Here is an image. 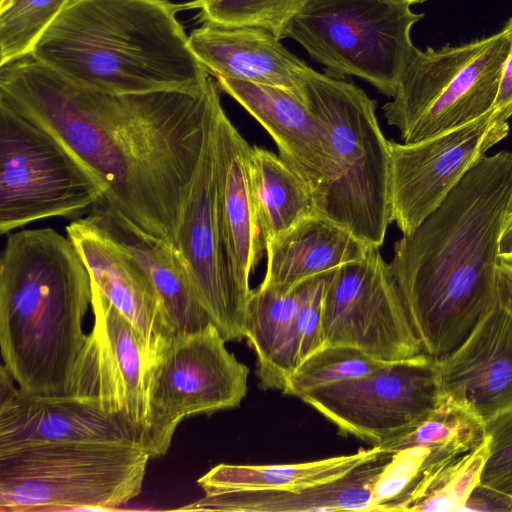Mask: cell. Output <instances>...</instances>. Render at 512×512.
Here are the masks:
<instances>
[{"label":"cell","instance_id":"83f0119b","mask_svg":"<svg viewBox=\"0 0 512 512\" xmlns=\"http://www.w3.org/2000/svg\"><path fill=\"white\" fill-rule=\"evenodd\" d=\"M314 279L286 291L262 286L252 290L247 305L246 339L255 352L257 375L264 389H275L281 357Z\"/></svg>","mask_w":512,"mask_h":512},{"label":"cell","instance_id":"9c48e42d","mask_svg":"<svg viewBox=\"0 0 512 512\" xmlns=\"http://www.w3.org/2000/svg\"><path fill=\"white\" fill-rule=\"evenodd\" d=\"M107 186L59 138L0 101V234L50 217L78 218Z\"/></svg>","mask_w":512,"mask_h":512},{"label":"cell","instance_id":"3957f363","mask_svg":"<svg viewBox=\"0 0 512 512\" xmlns=\"http://www.w3.org/2000/svg\"><path fill=\"white\" fill-rule=\"evenodd\" d=\"M92 290L75 244L52 228L8 235L0 257V350L24 392L69 398Z\"/></svg>","mask_w":512,"mask_h":512},{"label":"cell","instance_id":"d6986e66","mask_svg":"<svg viewBox=\"0 0 512 512\" xmlns=\"http://www.w3.org/2000/svg\"><path fill=\"white\" fill-rule=\"evenodd\" d=\"M486 438V426L473 412L444 397L428 416L379 446L391 457L373 488L377 511H391L392 505L425 472L480 445Z\"/></svg>","mask_w":512,"mask_h":512},{"label":"cell","instance_id":"484cf974","mask_svg":"<svg viewBox=\"0 0 512 512\" xmlns=\"http://www.w3.org/2000/svg\"><path fill=\"white\" fill-rule=\"evenodd\" d=\"M383 452L379 446L356 453L293 464H219L197 480L204 494L296 490L339 478Z\"/></svg>","mask_w":512,"mask_h":512},{"label":"cell","instance_id":"d6a6232c","mask_svg":"<svg viewBox=\"0 0 512 512\" xmlns=\"http://www.w3.org/2000/svg\"><path fill=\"white\" fill-rule=\"evenodd\" d=\"M333 272L315 277L292 328L289 343L277 371V389L283 390L294 369L310 354L322 347V298Z\"/></svg>","mask_w":512,"mask_h":512},{"label":"cell","instance_id":"5bb4252c","mask_svg":"<svg viewBox=\"0 0 512 512\" xmlns=\"http://www.w3.org/2000/svg\"><path fill=\"white\" fill-rule=\"evenodd\" d=\"M509 130L492 111L417 142L390 141L392 217L402 235L412 233Z\"/></svg>","mask_w":512,"mask_h":512},{"label":"cell","instance_id":"4dcf8cb0","mask_svg":"<svg viewBox=\"0 0 512 512\" xmlns=\"http://www.w3.org/2000/svg\"><path fill=\"white\" fill-rule=\"evenodd\" d=\"M70 0H0V66L31 55Z\"/></svg>","mask_w":512,"mask_h":512},{"label":"cell","instance_id":"44dd1931","mask_svg":"<svg viewBox=\"0 0 512 512\" xmlns=\"http://www.w3.org/2000/svg\"><path fill=\"white\" fill-rule=\"evenodd\" d=\"M215 79L220 91L238 102L270 134L279 156L309 184L314 196L331 176L333 157L326 128L308 104L279 87Z\"/></svg>","mask_w":512,"mask_h":512},{"label":"cell","instance_id":"f1b7e54d","mask_svg":"<svg viewBox=\"0 0 512 512\" xmlns=\"http://www.w3.org/2000/svg\"><path fill=\"white\" fill-rule=\"evenodd\" d=\"M488 449L487 436L480 445L440 462L420 476L391 511H462L480 483Z\"/></svg>","mask_w":512,"mask_h":512},{"label":"cell","instance_id":"7402d4cb","mask_svg":"<svg viewBox=\"0 0 512 512\" xmlns=\"http://www.w3.org/2000/svg\"><path fill=\"white\" fill-rule=\"evenodd\" d=\"M280 40L265 29L212 22H203L188 35L192 52L214 78L279 87L306 102L305 83L312 68Z\"/></svg>","mask_w":512,"mask_h":512},{"label":"cell","instance_id":"e0dca14e","mask_svg":"<svg viewBox=\"0 0 512 512\" xmlns=\"http://www.w3.org/2000/svg\"><path fill=\"white\" fill-rule=\"evenodd\" d=\"M66 232L89 272L91 289L136 328L151 361L176 329L148 273L89 213L74 219Z\"/></svg>","mask_w":512,"mask_h":512},{"label":"cell","instance_id":"ba28073f","mask_svg":"<svg viewBox=\"0 0 512 512\" xmlns=\"http://www.w3.org/2000/svg\"><path fill=\"white\" fill-rule=\"evenodd\" d=\"M396 0H305L285 31L326 73L359 77L392 98L424 14Z\"/></svg>","mask_w":512,"mask_h":512},{"label":"cell","instance_id":"1f68e13d","mask_svg":"<svg viewBox=\"0 0 512 512\" xmlns=\"http://www.w3.org/2000/svg\"><path fill=\"white\" fill-rule=\"evenodd\" d=\"M305 0H193L199 21L265 29L279 39Z\"/></svg>","mask_w":512,"mask_h":512},{"label":"cell","instance_id":"cb8c5ba5","mask_svg":"<svg viewBox=\"0 0 512 512\" xmlns=\"http://www.w3.org/2000/svg\"><path fill=\"white\" fill-rule=\"evenodd\" d=\"M371 247L315 212L265 243L266 269L259 286L290 290L310 278L362 259Z\"/></svg>","mask_w":512,"mask_h":512},{"label":"cell","instance_id":"6da1fadb","mask_svg":"<svg viewBox=\"0 0 512 512\" xmlns=\"http://www.w3.org/2000/svg\"><path fill=\"white\" fill-rule=\"evenodd\" d=\"M0 101L59 138L102 179L101 203L174 248L221 103L211 76L195 92L108 94L29 55L0 66Z\"/></svg>","mask_w":512,"mask_h":512},{"label":"cell","instance_id":"277c9868","mask_svg":"<svg viewBox=\"0 0 512 512\" xmlns=\"http://www.w3.org/2000/svg\"><path fill=\"white\" fill-rule=\"evenodd\" d=\"M191 2L70 0L31 56L70 82L108 94L201 90L211 76L177 18Z\"/></svg>","mask_w":512,"mask_h":512},{"label":"cell","instance_id":"52a82bcc","mask_svg":"<svg viewBox=\"0 0 512 512\" xmlns=\"http://www.w3.org/2000/svg\"><path fill=\"white\" fill-rule=\"evenodd\" d=\"M510 51L503 31L461 45L415 47L383 115L402 142H417L494 111Z\"/></svg>","mask_w":512,"mask_h":512},{"label":"cell","instance_id":"8992f818","mask_svg":"<svg viewBox=\"0 0 512 512\" xmlns=\"http://www.w3.org/2000/svg\"><path fill=\"white\" fill-rule=\"evenodd\" d=\"M140 442L38 446L0 457V511L111 510L142 490Z\"/></svg>","mask_w":512,"mask_h":512},{"label":"cell","instance_id":"4316f807","mask_svg":"<svg viewBox=\"0 0 512 512\" xmlns=\"http://www.w3.org/2000/svg\"><path fill=\"white\" fill-rule=\"evenodd\" d=\"M251 175L265 243L316 212L311 187L279 155L252 146Z\"/></svg>","mask_w":512,"mask_h":512},{"label":"cell","instance_id":"d590c367","mask_svg":"<svg viewBox=\"0 0 512 512\" xmlns=\"http://www.w3.org/2000/svg\"><path fill=\"white\" fill-rule=\"evenodd\" d=\"M462 511H512V496L479 483Z\"/></svg>","mask_w":512,"mask_h":512},{"label":"cell","instance_id":"2e32d148","mask_svg":"<svg viewBox=\"0 0 512 512\" xmlns=\"http://www.w3.org/2000/svg\"><path fill=\"white\" fill-rule=\"evenodd\" d=\"M0 368V457L45 445L139 442L117 415L74 398L30 395Z\"/></svg>","mask_w":512,"mask_h":512},{"label":"cell","instance_id":"30bf717a","mask_svg":"<svg viewBox=\"0 0 512 512\" xmlns=\"http://www.w3.org/2000/svg\"><path fill=\"white\" fill-rule=\"evenodd\" d=\"M217 327L176 333L148 365V427L142 445L150 459L164 456L180 422L238 407L249 368L226 348Z\"/></svg>","mask_w":512,"mask_h":512},{"label":"cell","instance_id":"d4e9b609","mask_svg":"<svg viewBox=\"0 0 512 512\" xmlns=\"http://www.w3.org/2000/svg\"><path fill=\"white\" fill-rule=\"evenodd\" d=\"M87 213L144 267L176 333L196 331L210 322L175 248L142 233L101 202Z\"/></svg>","mask_w":512,"mask_h":512},{"label":"cell","instance_id":"8d00e7d4","mask_svg":"<svg viewBox=\"0 0 512 512\" xmlns=\"http://www.w3.org/2000/svg\"><path fill=\"white\" fill-rule=\"evenodd\" d=\"M498 300L512 311V260L501 259L497 267Z\"/></svg>","mask_w":512,"mask_h":512},{"label":"cell","instance_id":"9a60e30c","mask_svg":"<svg viewBox=\"0 0 512 512\" xmlns=\"http://www.w3.org/2000/svg\"><path fill=\"white\" fill-rule=\"evenodd\" d=\"M91 308L93 326L76 362L69 398L119 416L142 444L148 427L147 346L136 328L93 290Z\"/></svg>","mask_w":512,"mask_h":512},{"label":"cell","instance_id":"ac0fdd59","mask_svg":"<svg viewBox=\"0 0 512 512\" xmlns=\"http://www.w3.org/2000/svg\"><path fill=\"white\" fill-rule=\"evenodd\" d=\"M438 362L444 397L467 407L485 426L512 412V311L498 300Z\"/></svg>","mask_w":512,"mask_h":512},{"label":"cell","instance_id":"ab89813d","mask_svg":"<svg viewBox=\"0 0 512 512\" xmlns=\"http://www.w3.org/2000/svg\"><path fill=\"white\" fill-rule=\"evenodd\" d=\"M512 496V495H511Z\"/></svg>","mask_w":512,"mask_h":512},{"label":"cell","instance_id":"e575fe53","mask_svg":"<svg viewBox=\"0 0 512 512\" xmlns=\"http://www.w3.org/2000/svg\"><path fill=\"white\" fill-rule=\"evenodd\" d=\"M502 31L509 40L510 51L502 70L494 113L498 120L508 121L512 117V17Z\"/></svg>","mask_w":512,"mask_h":512},{"label":"cell","instance_id":"7a4b0ae2","mask_svg":"<svg viewBox=\"0 0 512 512\" xmlns=\"http://www.w3.org/2000/svg\"><path fill=\"white\" fill-rule=\"evenodd\" d=\"M512 207V153L481 157L395 242L388 263L423 353L441 360L498 301L499 240Z\"/></svg>","mask_w":512,"mask_h":512},{"label":"cell","instance_id":"4fadbf2b","mask_svg":"<svg viewBox=\"0 0 512 512\" xmlns=\"http://www.w3.org/2000/svg\"><path fill=\"white\" fill-rule=\"evenodd\" d=\"M214 118L181 215L174 248L210 322L226 341H239L246 338L250 296L235 279L223 241L217 202Z\"/></svg>","mask_w":512,"mask_h":512},{"label":"cell","instance_id":"74e56055","mask_svg":"<svg viewBox=\"0 0 512 512\" xmlns=\"http://www.w3.org/2000/svg\"><path fill=\"white\" fill-rule=\"evenodd\" d=\"M499 257L512 260V207L509 210L499 240Z\"/></svg>","mask_w":512,"mask_h":512},{"label":"cell","instance_id":"8fae6325","mask_svg":"<svg viewBox=\"0 0 512 512\" xmlns=\"http://www.w3.org/2000/svg\"><path fill=\"white\" fill-rule=\"evenodd\" d=\"M443 398L439 362L422 352L300 399L342 433L382 446L428 416Z\"/></svg>","mask_w":512,"mask_h":512},{"label":"cell","instance_id":"f546056e","mask_svg":"<svg viewBox=\"0 0 512 512\" xmlns=\"http://www.w3.org/2000/svg\"><path fill=\"white\" fill-rule=\"evenodd\" d=\"M385 363L354 347L322 346L294 369L282 391L301 398L317 388L362 377Z\"/></svg>","mask_w":512,"mask_h":512},{"label":"cell","instance_id":"603a6c76","mask_svg":"<svg viewBox=\"0 0 512 512\" xmlns=\"http://www.w3.org/2000/svg\"><path fill=\"white\" fill-rule=\"evenodd\" d=\"M391 457H377L334 480L296 490H256L203 497L178 510L223 512L376 511L372 492Z\"/></svg>","mask_w":512,"mask_h":512},{"label":"cell","instance_id":"ffe728a7","mask_svg":"<svg viewBox=\"0 0 512 512\" xmlns=\"http://www.w3.org/2000/svg\"><path fill=\"white\" fill-rule=\"evenodd\" d=\"M214 146L223 241L235 279L250 296V276L265 253L252 184V146L230 121L222 104L214 118Z\"/></svg>","mask_w":512,"mask_h":512},{"label":"cell","instance_id":"7c38bea8","mask_svg":"<svg viewBox=\"0 0 512 512\" xmlns=\"http://www.w3.org/2000/svg\"><path fill=\"white\" fill-rule=\"evenodd\" d=\"M322 346L357 348L383 362L412 358L422 347L380 248L337 268L325 288Z\"/></svg>","mask_w":512,"mask_h":512},{"label":"cell","instance_id":"f35d334b","mask_svg":"<svg viewBox=\"0 0 512 512\" xmlns=\"http://www.w3.org/2000/svg\"><path fill=\"white\" fill-rule=\"evenodd\" d=\"M396 1H399V2H402V3H407L409 5H413V4L423 3L426 0H396Z\"/></svg>","mask_w":512,"mask_h":512},{"label":"cell","instance_id":"836d02e7","mask_svg":"<svg viewBox=\"0 0 512 512\" xmlns=\"http://www.w3.org/2000/svg\"><path fill=\"white\" fill-rule=\"evenodd\" d=\"M488 456L480 484L512 495V412L486 425Z\"/></svg>","mask_w":512,"mask_h":512},{"label":"cell","instance_id":"5b68a950","mask_svg":"<svg viewBox=\"0 0 512 512\" xmlns=\"http://www.w3.org/2000/svg\"><path fill=\"white\" fill-rule=\"evenodd\" d=\"M305 97L326 128L333 157L330 178L314 194L316 212L380 248L393 217L390 141L376 102L354 83L314 69Z\"/></svg>","mask_w":512,"mask_h":512}]
</instances>
